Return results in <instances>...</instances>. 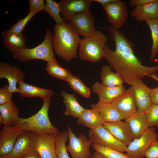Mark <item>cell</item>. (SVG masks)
<instances>
[{"label": "cell", "instance_id": "cell-1", "mask_svg": "<svg viewBox=\"0 0 158 158\" xmlns=\"http://www.w3.org/2000/svg\"><path fill=\"white\" fill-rule=\"evenodd\" d=\"M107 29L115 49L111 50L107 44L104 57L124 83L130 85L135 80L141 79L158 71V65L148 66L142 64L134 54L133 43L124 34L111 26Z\"/></svg>", "mask_w": 158, "mask_h": 158}, {"label": "cell", "instance_id": "cell-2", "mask_svg": "<svg viewBox=\"0 0 158 158\" xmlns=\"http://www.w3.org/2000/svg\"><path fill=\"white\" fill-rule=\"evenodd\" d=\"M54 29L53 47L56 54L68 62L76 58L81 39L75 29L70 23L65 22L55 25Z\"/></svg>", "mask_w": 158, "mask_h": 158}, {"label": "cell", "instance_id": "cell-3", "mask_svg": "<svg viewBox=\"0 0 158 158\" xmlns=\"http://www.w3.org/2000/svg\"><path fill=\"white\" fill-rule=\"evenodd\" d=\"M51 102V98L43 100L42 106L39 111L29 117H20L14 126L25 131L56 134L59 131L51 123L48 116Z\"/></svg>", "mask_w": 158, "mask_h": 158}, {"label": "cell", "instance_id": "cell-4", "mask_svg": "<svg viewBox=\"0 0 158 158\" xmlns=\"http://www.w3.org/2000/svg\"><path fill=\"white\" fill-rule=\"evenodd\" d=\"M54 34L46 29L43 42L36 47L16 50L11 52L13 58L22 62L35 59L44 60L47 63H59L54 56L53 47Z\"/></svg>", "mask_w": 158, "mask_h": 158}, {"label": "cell", "instance_id": "cell-5", "mask_svg": "<svg viewBox=\"0 0 158 158\" xmlns=\"http://www.w3.org/2000/svg\"><path fill=\"white\" fill-rule=\"evenodd\" d=\"M107 41V36L100 30H96L92 35L83 37L79 46V58L91 63L99 61L104 57Z\"/></svg>", "mask_w": 158, "mask_h": 158}, {"label": "cell", "instance_id": "cell-6", "mask_svg": "<svg viewBox=\"0 0 158 158\" xmlns=\"http://www.w3.org/2000/svg\"><path fill=\"white\" fill-rule=\"evenodd\" d=\"M154 127H150L141 135L134 139L127 146L126 154L131 158H142L151 143L157 140Z\"/></svg>", "mask_w": 158, "mask_h": 158}, {"label": "cell", "instance_id": "cell-7", "mask_svg": "<svg viewBox=\"0 0 158 158\" xmlns=\"http://www.w3.org/2000/svg\"><path fill=\"white\" fill-rule=\"evenodd\" d=\"M89 139L92 144L99 145L123 152H126L127 146L114 137L103 125L88 131Z\"/></svg>", "mask_w": 158, "mask_h": 158}, {"label": "cell", "instance_id": "cell-8", "mask_svg": "<svg viewBox=\"0 0 158 158\" xmlns=\"http://www.w3.org/2000/svg\"><path fill=\"white\" fill-rule=\"evenodd\" d=\"M69 143L66 146L67 151L73 158H90L92 156L90 147L92 142L87 137L80 133L79 137L76 136L71 127H67Z\"/></svg>", "mask_w": 158, "mask_h": 158}, {"label": "cell", "instance_id": "cell-9", "mask_svg": "<svg viewBox=\"0 0 158 158\" xmlns=\"http://www.w3.org/2000/svg\"><path fill=\"white\" fill-rule=\"evenodd\" d=\"M102 6L106 13L108 21L114 28L118 30L127 21L128 16L127 8L124 1L114 0Z\"/></svg>", "mask_w": 158, "mask_h": 158}, {"label": "cell", "instance_id": "cell-10", "mask_svg": "<svg viewBox=\"0 0 158 158\" xmlns=\"http://www.w3.org/2000/svg\"><path fill=\"white\" fill-rule=\"evenodd\" d=\"M39 134L25 131L18 137L11 152L7 155L8 158H20L29 152L35 150Z\"/></svg>", "mask_w": 158, "mask_h": 158}, {"label": "cell", "instance_id": "cell-11", "mask_svg": "<svg viewBox=\"0 0 158 158\" xmlns=\"http://www.w3.org/2000/svg\"><path fill=\"white\" fill-rule=\"evenodd\" d=\"M111 104L120 114L122 120H125L138 110L134 92L131 87Z\"/></svg>", "mask_w": 158, "mask_h": 158}, {"label": "cell", "instance_id": "cell-12", "mask_svg": "<svg viewBox=\"0 0 158 158\" xmlns=\"http://www.w3.org/2000/svg\"><path fill=\"white\" fill-rule=\"evenodd\" d=\"M70 23L79 35L84 37L92 35L97 28L95 25L94 17L90 9L73 16Z\"/></svg>", "mask_w": 158, "mask_h": 158}, {"label": "cell", "instance_id": "cell-13", "mask_svg": "<svg viewBox=\"0 0 158 158\" xmlns=\"http://www.w3.org/2000/svg\"><path fill=\"white\" fill-rule=\"evenodd\" d=\"M92 0H61V13L64 22L70 23L74 16L89 9Z\"/></svg>", "mask_w": 158, "mask_h": 158}, {"label": "cell", "instance_id": "cell-14", "mask_svg": "<svg viewBox=\"0 0 158 158\" xmlns=\"http://www.w3.org/2000/svg\"><path fill=\"white\" fill-rule=\"evenodd\" d=\"M24 132L14 126H4L0 131V156L10 152L18 137Z\"/></svg>", "mask_w": 158, "mask_h": 158}, {"label": "cell", "instance_id": "cell-15", "mask_svg": "<svg viewBox=\"0 0 158 158\" xmlns=\"http://www.w3.org/2000/svg\"><path fill=\"white\" fill-rule=\"evenodd\" d=\"M24 73L18 67L2 62L0 63V78L6 79L8 83L9 90L12 93H18L16 85L20 80H23Z\"/></svg>", "mask_w": 158, "mask_h": 158}, {"label": "cell", "instance_id": "cell-16", "mask_svg": "<svg viewBox=\"0 0 158 158\" xmlns=\"http://www.w3.org/2000/svg\"><path fill=\"white\" fill-rule=\"evenodd\" d=\"M130 85L134 92L138 110L145 112L153 104L149 88L140 79L135 80Z\"/></svg>", "mask_w": 158, "mask_h": 158}, {"label": "cell", "instance_id": "cell-17", "mask_svg": "<svg viewBox=\"0 0 158 158\" xmlns=\"http://www.w3.org/2000/svg\"><path fill=\"white\" fill-rule=\"evenodd\" d=\"M56 134H39L35 150L42 158H57L56 150Z\"/></svg>", "mask_w": 158, "mask_h": 158}, {"label": "cell", "instance_id": "cell-18", "mask_svg": "<svg viewBox=\"0 0 158 158\" xmlns=\"http://www.w3.org/2000/svg\"><path fill=\"white\" fill-rule=\"evenodd\" d=\"M91 89L94 93L98 95L99 101L111 103L121 96L126 90L123 85L110 87L99 82L93 84Z\"/></svg>", "mask_w": 158, "mask_h": 158}, {"label": "cell", "instance_id": "cell-19", "mask_svg": "<svg viewBox=\"0 0 158 158\" xmlns=\"http://www.w3.org/2000/svg\"><path fill=\"white\" fill-rule=\"evenodd\" d=\"M103 126L116 139L127 146L134 139V136L126 122L122 120L104 123Z\"/></svg>", "mask_w": 158, "mask_h": 158}, {"label": "cell", "instance_id": "cell-20", "mask_svg": "<svg viewBox=\"0 0 158 158\" xmlns=\"http://www.w3.org/2000/svg\"><path fill=\"white\" fill-rule=\"evenodd\" d=\"M130 13L137 21L145 22L158 18V0H153L143 5L135 7Z\"/></svg>", "mask_w": 158, "mask_h": 158}, {"label": "cell", "instance_id": "cell-21", "mask_svg": "<svg viewBox=\"0 0 158 158\" xmlns=\"http://www.w3.org/2000/svg\"><path fill=\"white\" fill-rule=\"evenodd\" d=\"M134 138L143 134L150 127L145 112L137 111L125 120Z\"/></svg>", "mask_w": 158, "mask_h": 158}, {"label": "cell", "instance_id": "cell-22", "mask_svg": "<svg viewBox=\"0 0 158 158\" xmlns=\"http://www.w3.org/2000/svg\"><path fill=\"white\" fill-rule=\"evenodd\" d=\"M20 111L13 101L0 104V124L14 126L18 121Z\"/></svg>", "mask_w": 158, "mask_h": 158}, {"label": "cell", "instance_id": "cell-23", "mask_svg": "<svg viewBox=\"0 0 158 158\" xmlns=\"http://www.w3.org/2000/svg\"><path fill=\"white\" fill-rule=\"evenodd\" d=\"M19 86L17 87L18 92L22 97L28 98L38 97L43 100L53 96V90L44 88H42L30 85L20 80L18 82Z\"/></svg>", "mask_w": 158, "mask_h": 158}, {"label": "cell", "instance_id": "cell-24", "mask_svg": "<svg viewBox=\"0 0 158 158\" xmlns=\"http://www.w3.org/2000/svg\"><path fill=\"white\" fill-rule=\"evenodd\" d=\"M3 44L8 51L28 48L26 44V38L22 33L8 32L6 30L1 32Z\"/></svg>", "mask_w": 158, "mask_h": 158}, {"label": "cell", "instance_id": "cell-25", "mask_svg": "<svg viewBox=\"0 0 158 158\" xmlns=\"http://www.w3.org/2000/svg\"><path fill=\"white\" fill-rule=\"evenodd\" d=\"M91 107L99 113L104 123L122 120L120 114L111 103L99 101L96 104H92Z\"/></svg>", "mask_w": 158, "mask_h": 158}, {"label": "cell", "instance_id": "cell-26", "mask_svg": "<svg viewBox=\"0 0 158 158\" xmlns=\"http://www.w3.org/2000/svg\"><path fill=\"white\" fill-rule=\"evenodd\" d=\"M76 123L91 129L103 125L104 122L99 113L92 108L85 109L78 118Z\"/></svg>", "mask_w": 158, "mask_h": 158}, {"label": "cell", "instance_id": "cell-27", "mask_svg": "<svg viewBox=\"0 0 158 158\" xmlns=\"http://www.w3.org/2000/svg\"><path fill=\"white\" fill-rule=\"evenodd\" d=\"M61 95L66 107L64 114L65 116H70L78 118L85 109L78 102L74 94H69L62 91Z\"/></svg>", "mask_w": 158, "mask_h": 158}, {"label": "cell", "instance_id": "cell-28", "mask_svg": "<svg viewBox=\"0 0 158 158\" xmlns=\"http://www.w3.org/2000/svg\"><path fill=\"white\" fill-rule=\"evenodd\" d=\"M100 77L102 83L110 87L123 85L124 83L121 77L116 73L112 71L109 65H105L102 66Z\"/></svg>", "mask_w": 158, "mask_h": 158}, {"label": "cell", "instance_id": "cell-29", "mask_svg": "<svg viewBox=\"0 0 158 158\" xmlns=\"http://www.w3.org/2000/svg\"><path fill=\"white\" fill-rule=\"evenodd\" d=\"M56 150L57 158H70L67 153L66 144L68 140L67 131L59 132L56 134Z\"/></svg>", "mask_w": 158, "mask_h": 158}, {"label": "cell", "instance_id": "cell-30", "mask_svg": "<svg viewBox=\"0 0 158 158\" xmlns=\"http://www.w3.org/2000/svg\"><path fill=\"white\" fill-rule=\"evenodd\" d=\"M45 70L53 77L66 82L73 75L69 71L61 67L59 63H47Z\"/></svg>", "mask_w": 158, "mask_h": 158}, {"label": "cell", "instance_id": "cell-31", "mask_svg": "<svg viewBox=\"0 0 158 158\" xmlns=\"http://www.w3.org/2000/svg\"><path fill=\"white\" fill-rule=\"evenodd\" d=\"M145 22L151 31L152 41L150 57V60L152 61L158 52V18L147 20Z\"/></svg>", "mask_w": 158, "mask_h": 158}, {"label": "cell", "instance_id": "cell-32", "mask_svg": "<svg viewBox=\"0 0 158 158\" xmlns=\"http://www.w3.org/2000/svg\"><path fill=\"white\" fill-rule=\"evenodd\" d=\"M71 88L78 94L85 98H89L91 95V91L77 76L72 75L67 81Z\"/></svg>", "mask_w": 158, "mask_h": 158}, {"label": "cell", "instance_id": "cell-33", "mask_svg": "<svg viewBox=\"0 0 158 158\" xmlns=\"http://www.w3.org/2000/svg\"><path fill=\"white\" fill-rule=\"evenodd\" d=\"M54 19L56 24H61L64 21L60 15V6L59 2L52 0H45V4L44 9Z\"/></svg>", "mask_w": 158, "mask_h": 158}, {"label": "cell", "instance_id": "cell-34", "mask_svg": "<svg viewBox=\"0 0 158 158\" xmlns=\"http://www.w3.org/2000/svg\"><path fill=\"white\" fill-rule=\"evenodd\" d=\"M92 147L106 158H131L124 152L99 145L92 144Z\"/></svg>", "mask_w": 158, "mask_h": 158}, {"label": "cell", "instance_id": "cell-35", "mask_svg": "<svg viewBox=\"0 0 158 158\" xmlns=\"http://www.w3.org/2000/svg\"><path fill=\"white\" fill-rule=\"evenodd\" d=\"M39 11H29L26 16L22 19H18L16 23L7 30L9 32L20 33L28 23Z\"/></svg>", "mask_w": 158, "mask_h": 158}, {"label": "cell", "instance_id": "cell-36", "mask_svg": "<svg viewBox=\"0 0 158 158\" xmlns=\"http://www.w3.org/2000/svg\"><path fill=\"white\" fill-rule=\"evenodd\" d=\"M145 113L149 127L158 128V104H152Z\"/></svg>", "mask_w": 158, "mask_h": 158}, {"label": "cell", "instance_id": "cell-37", "mask_svg": "<svg viewBox=\"0 0 158 158\" xmlns=\"http://www.w3.org/2000/svg\"><path fill=\"white\" fill-rule=\"evenodd\" d=\"M9 85L6 84L0 89V104L10 101L13 96V93L9 90Z\"/></svg>", "mask_w": 158, "mask_h": 158}, {"label": "cell", "instance_id": "cell-38", "mask_svg": "<svg viewBox=\"0 0 158 158\" xmlns=\"http://www.w3.org/2000/svg\"><path fill=\"white\" fill-rule=\"evenodd\" d=\"M144 156L146 158H158V140L153 142L146 150Z\"/></svg>", "mask_w": 158, "mask_h": 158}, {"label": "cell", "instance_id": "cell-39", "mask_svg": "<svg viewBox=\"0 0 158 158\" xmlns=\"http://www.w3.org/2000/svg\"><path fill=\"white\" fill-rule=\"evenodd\" d=\"M29 11H37L39 12L44 11L45 4V1L44 0H29Z\"/></svg>", "mask_w": 158, "mask_h": 158}, {"label": "cell", "instance_id": "cell-40", "mask_svg": "<svg viewBox=\"0 0 158 158\" xmlns=\"http://www.w3.org/2000/svg\"><path fill=\"white\" fill-rule=\"evenodd\" d=\"M149 91L152 104H158V87L154 88H149Z\"/></svg>", "mask_w": 158, "mask_h": 158}, {"label": "cell", "instance_id": "cell-41", "mask_svg": "<svg viewBox=\"0 0 158 158\" xmlns=\"http://www.w3.org/2000/svg\"><path fill=\"white\" fill-rule=\"evenodd\" d=\"M153 0H131L130 4L132 7L141 6L152 1Z\"/></svg>", "mask_w": 158, "mask_h": 158}, {"label": "cell", "instance_id": "cell-42", "mask_svg": "<svg viewBox=\"0 0 158 158\" xmlns=\"http://www.w3.org/2000/svg\"><path fill=\"white\" fill-rule=\"evenodd\" d=\"M20 158H42L39 154L34 150L31 151L22 157Z\"/></svg>", "mask_w": 158, "mask_h": 158}, {"label": "cell", "instance_id": "cell-43", "mask_svg": "<svg viewBox=\"0 0 158 158\" xmlns=\"http://www.w3.org/2000/svg\"><path fill=\"white\" fill-rule=\"evenodd\" d=\"M93 1H95L99 3L101 5L108 4L113 1L114 0H92Z\"/></svg>", "mask_w": 158, "mask_h": 158}, {"label": "cell", "instance_id": "cell-44", "mask_svg": "<svg viewBox=\"0 0 158 158\" xmlns=\"http://www.w3.org/2000/svg\"><path fill=\"white\" fill-rule=\"evenodd\" d=\"M90 158H106L104 156L99 152L95 151L93 153Z\"/></svg>", "mask_w": 158, "mask_h": 158}, {"label": "cell", "instance_id": "cell-45", "mask_svg": "<svg viewBox=\"0 0 158 158\" xmlns=\"http://www.w3.org/2000/svg\"><path fill=\"white\" fill-rule=\"evenodd\" d=\"M148 76L151 77L158 82V77L155 74L153 73L151 75H148Z\"/></svg>", "mask_w": 158, "mask_h": 158}, {"label": "cell", "instance_id": "cell-46", "mask_svg": "<svg viewBox=\"0 0 158 158\" xmlns=\"http://www.w3.org/2000/svg\"><path fill=\"white\" fill-rule=\"evenodd\" d=\"M0 158H8L7 155L0 156Z\"/></svg>", "mask_w": 158, "mask_h": 158}]
</instances>
